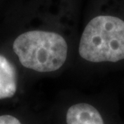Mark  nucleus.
<instances>
[{
    "instance_id": "f257e3e1",
    "label": "nucleus",
    "mask_w": 124,
    "mask_h": 124,
    "mask_svg": "<svg viewBox=\"0 0 124 124\" xmlns=\"http://www.w3.org/2000/svg\"><path fill=\"white\" fill-rule=\"evenodd\" d=\"M78 53L92 63L124 60V19L113 14L93 16L84 28Z\"/></svg>"
},
{
    "instance_id": "f03ea898",
    "label": "nucleus",
    "mask_w": 124,
    "mask_h": 124,
    "mask_svg": "<svg viewBox=\"0 0 124 124\" xmlns=\"http://www.w3.org/2000/svg\"><path fill=\"white\" fill-rule=\"evenodd\" d=\"M13 50L25 68L48 73L58 70L65 63L68 44L59 33L32 30L23 32L15 39Z\"/></svg>"
},
{
    "instance_id": "7ed1b4c3",
    "label": "nucleus",
    "mask_w": 124,
    "mask_h": 124,
    "mask_svg": "<svg viewBox=\"0 0 124 124\" xmlns=\"http://www.w3.org/2000/svg\"><path fill=\"white\" fill-rule=\"evenodd\" d=\"M67 124H104L101 114L93 106L78 103L72 106L66 114Z\"/></svg>"
},
{
    "instance_id": "20e7f679",
    "label": "nucleus",
    "mask_w": 124,
    "mask_h": 124,
    "mask_svg": "<svg viewBox=\"0 0 124 124\" xmlns=\"http://www.w3.org/2000/svg\"><path fill=\"white\" fill-rule=\"evenodd\" d=\"M16 90V69L8 59L0 55V99L11 98Z\"/></svg>"
},
{
    "instance_id": "39448f33",
    "label": "nucleus",
    "mask_w": 124,
    "mask_h": 124,
    "mask_svg": "<svg viewBox=\"0 0 124 124\" xmlns=\"http://www.w3.org/2000/svg\"><path fill=\"white\" fill-rule=\"evenodd\" d=\"M0 124H21L18 118L11 115L0 116Z\"/></svg>"
}]
</instances>
